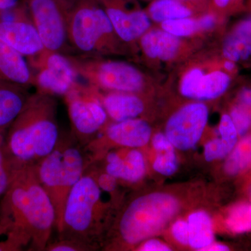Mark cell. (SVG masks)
<instances>
[{
  "label": "cell",
  "instance_id": "cell-1",
  "mask_svg": "<svg viewBox=\"0 0 251 251\" xmlns=\"http://www.w3.org/2000/svg\"><path fill=\"white\" fill-rule=\"evenodd\" d=\"M56 213L34 166L24 167L0 201V237L11 236L28 251H45Z\"/></svg>",
  "mask_w": 251,
  "mask_h": 251
},
{
  "label": "cell",
  "instance_id": "cell-2",
  "mask_svg": "<svg viewBox=\"0 0 251 251\" xmlns=\"http://www.w3.org/2000/svg\"><path fill=\"white\" fill-rule=\"evenodd\" d=\"M57 110L54 96L37 91L6 130V150L18 169L34 166L57 145L61 136Z\"/></svg>",
  "mask_w": 251,
  "mask_h": 251
},
{
  "label": "cell",
  "instance_id": "cell-3",
  "mask_svg": "<svg viewBox=\"0 0 251 251\" xmlns=\"http://www.w3.org/2000/svg\"><path fill=\"white\" fill-rule=\"evenodd\" d=\"M108 209L88 166L68 196L58 237L74 239L98 250L105 242Z\"/></svg>",
  "mask_w": 251,
  "mask_h": 251
},
{
  "label": "cell",
  "instance_id": "cell-4",
  "mask_svg": "<svg viewBox=\"0 0 251 251\" xmlns=\"http://www.w3.org/2000/svg\"><path fill=\"white\" fill-rule=\"evenodd\" d=\"M90 164L84 147L71 133L61 134L52 151L34 165L38 179L53 204L57 232L68 196Z\"/></svg>",
  "mask_w": 251,
  "mask_h": 251
},
{
  "label": "cell",
  "instance_id": "cell-5",
  "mask_svg": "<svg viewBox=\"0 0 251 251\" xmlns=\"http://www.w3.org/2000/svg\"><path fill=\"white\" fill-rule=\"evenodd\" d=\"M177 200L166 193L142 195L122 211L115 226V240L134 247L156 235L179 210Z\"/></svg>",
  "mask_w": 251,
  "mask_h": 251
},
{
  "label": "cell",
  "instance_id": "cell-6",
  "mask_svg": "<svg viewBox=\"0 0 251 251\" xmlns=\"http://www.w3.org/2000/svg\"><path fill=\"white\" fill-rule=\"evenodd\" d=\"M68 34L74 51L84 55L102 57L116 52L122 41L97 0H78L73 5Z\"/></svg>",
  "mask_w": 251,
  "mask_h": 251
},
{
  "label": "cell",
  "instance_id": "cell-7",
  "mask_svg": "<svg viewBox=\"0 0 251 251\" xmlns=\"http://www.w3.org/2000/svg\"><path fill=\"white\" fill-rule=\"evenodd\" d=\"M67 56L78 76L99 90L140 93L145 87L143 73L128 63L80 54Z\"/></svg>",
  "mask_w": 251,
  "mask_h": 251
},
{
  "label": "cell",
  "instance_id": "cell-8",
  "mask_svg": "<svg viewBox=\"0 0 251 251\" xmlns=\"http://www.w3.org/2000/svg\"><path fill=\"white\" fill-rule=\"evenodd\" d=\"M72 134L82 146L90 143L108 125V116L95 90L77 82L64 96Z\"/></svg>",
  "mask_w": 251,
  "mask_h": 251
},
{
  "label": "cell",
  "instance_id": "cell-9",
  "mask_svg": "<svg viewBox=\"0 0 251 251\" xmlns=\"http://www.w3.org/2000/svg\"><path fill=\"white\" fill-rule=\"evenodd\" d=\"M31 21L46 50L68 55L74 51L68 34L73 5L69 0H25Z\"/></svg>",
  "mask_w": 251,
  "mask_h": 251
},
{
  "label": "cell",
  "instance_id": "cell-10",
  "mask_svg": "<svg viewBox=\"0 0 251 251\" xmlns=\"http://www.w3.org/2000/svg\"><path fill=\"white\" fill-rule=\"evenodd\" d=\"M27 60L39 92L64 97L78 82V75L66 54L45 49Z\"/></svg>",
  "mask_w": 251,
  "mask_h": 251
},
{
  "label": "cell",
  "instance_id": "cell-11",
  "mask_svg": "<svg viewBox=\"0 0 251 251\" xmlns=\"http://www.w3.org/2000/svg\"><path fill=\"white\" fill-rule=\"evenodd\" d=\"M151 135L150 125L141 119L115 122L107 125L84 149L92 164L100 161L112 146L143 148L150 141Z\"/></svg>",
  "mask_w": 251,
  "mask_h": 251
},
{
  "label": "cell",
  "instance_id": "cell-12",
  "mask_svg": "<svg viewBox=\"0 0 251 251\" xmlns=\"http://www.w3.org/2000/svg\"><path fill=\"white\" fill-rule=\"evenodd\" d=\"M0 40L26 58L46 49L31 21L25 1L14 7L0 9Z\"/></svg>",
  "mask_w": 251,
  "mask_h": 251
},
{
  "label": "cell",
  "instance_id": "cell-13",
  "mask_svg": "<svg viewBox=\"0 0 251 251\" xmlns=\"http://www.w3.org/2000/svg\"><path fill=\"white\" fill-rule=\"evenodd\" d=\"M208 115L207 107L204 104H188L169 119L166 135L175 148L190 150L201 139L207 123Z\"/></svg>",
  "mask_w": 251,
  "mask_h": 251
},
{
  "label": "cell",
  "instance_id": "cell-14",
  "mask_svg": "<svg viewBox=\"0 0 251 251\" xmlns=\"http://www.w3.org/2000/svg\"><path fill=\"white\" fill-rule=\"evenodd\" d=\"M122 42L133 44L150 29V18L132 0H97Z\"/></svg>",
  "mask_w": 251,
  "mask_h": 251
},
{
  "label": "cell",
  "instance_id": "cell-15",
  "mask_svg": "<svg viewBox=\"0 0 251 251\" xmlns=\"http://www.w3.org/2000/svg\"><path fill=\"white\" fill-rule=\"evenodd\" d=\"M100 161L103 162L104 171L126 182H138L146 172L145 158L137 148H129L125 151H108Z\"/></svg>",
  "mask_w": 251,
  "mask_h": 251
},
{
  "label": "cell",
  "instance_id": "cell-16",
  "mask_svg": "<svg viewBox=\"0 0 251 251\" xmlns=\"http://www.w3.org/2000/svg\"><path fill=\"white\" fill-rule=\"evenodd\" d=\"M93 87L109 118L114 122L138 119L145 111V103L138 93L108 92Z\"/></svg>",
  "mask_w": 251,
  "mask_h": 251
},
{
  "label": "cell",
  "instance_id": "cell-17",
  "mask_svg": "<svg viewBox=\"0 0 251 251\" xmlns=\"http://www.w3.org/2000/svg\"><path fill=\"white\" fill-rule=\"evenodd\" d=\"M0 77L25 87H34V75L27 58L0 40Z\"/></svg>",
  "mask_w": 251,
  "mask_h": 251
},
{
  "label": "cell",
  "instance_id": "cell-18",
  "mask_svg": "<svg viewBox=\"0 0 251 251\" xmlns=\"http://www.w3.org/2000/svg\"><path fill=\"white\" fill-rule=\"evenodd\" d=\"M30 95L27 87L0 77V133L7 130L24 108Z\"/></svg>",
  "mask_w": 251,
  "mask_h": 251
},
{
  "label": "cell",
  "instance_id": "cell-19",
  "mask_svg": "<svg viewBox=\"0 0 251 251\" xmlns=\"http://www.w3.org/2000/svg\"><path fill=\"white\" fill-rule=\"evenodd\" d=\"M140 46L146 57L168 61L174 58L180 47L178 37L163 30H148L139 39Z\"/></svg>",
  "mask_w": 251,
  "mask_h": 251
},
{
  "label": "cell",
  "instance_id": "cell-20",
  "mask_svg": "<svg viewBox=\"0 0 251 251\" xmlns=\"http://www.w3.org/2000/svg\"><path fill=\"white\" fill-rule=\"evenodd\" d=\"M222 52L226 59L235 63L251 58V17L234 26L225 39Z\"/></svg>",
  "mask_w": 251,
  "mask_h": 251
},
{
  "label": "cell",
  "instance_id": "cell-21",
  "mask_svg": "<svg viewBox=\"0 0 251 251\" xmlns=\"http://www.w3.org/2000/svg\"><path fill=\"white\" fill-rule=\"evenodd\" d=\"M185 0H155L148 8L149 17L155 22L189 18L193 14L191 4Z\"/></svg>",
  "mask_w": 251,
  "mask_h": 251
},
{
  "label": "cell",
  "instance_id": "cell-22",
  "mask_svg": "<svg viewBox=\"0 0 251 251\" xmlns=\"http://www.w3.org/2000/svg\"><path fill=\"white\" fill-rule=\"evenodd\" d=\"M189 243L195 249L202 250L214 240L212 224L209 216L204 211L193 213L188 218Z\"/></svg>",
  "mask_w": 251,
  "mask_h": 251
},
{
  "label": "cell",
  "instance_id": "cell-23",
  "mask_svg": "<svg viewBox=\"0 0 251 251\" xmlns=\"http://www.w3.org/2000/svg\"><path fill=\"white\" fill-rule=\"evenodd\" d=\"M232 78L227 73L215 71L203 75L195 92L193 99L211 100L223 95L229 88Z\"/></svg>",
  "mask_w": 251,
  "mask_h": 251
},
{
  "label": "cell",
  "instance_id": "cell-24",
  "mask_svg": "<svg viewBox=\"0 0 251 251\" xmlns=\"http://www.w3.org/2000/svg\"><path fill=\"white\" fill-rule=\"evenodd\" d=\"M224 166L227 174L235 175L251 165V135L242 138L230 152Z\"/></svg>",
  "mask_w": 251,
  "mask_h": 251
},
{
  "label": "cell",
  "instance_id": "cell-25",
  "mask_svg": "<svg viewBox=\"0 0 251 251\" xmlns=\"http://www.w3.org/2000/svg\"><path fill=\"white\" fill-rule=\"evenodd\" d=\"M6 133H0V201L21 170L15 166L7 152L5 145Z\"/></svg>",
  "mask_w": 251,
  "mask_h": 251
},
{
  "label": "cell",
  "instance_id": "cell-26",
  "mask_svg": "<svg viewBox=\"0 0 251 251\" xmlns=\"http://www.w3.org/2000/svg\"><path fill=\"white\" fill-rule=\"evenodd\" d=\"M229 230L243 233L251 230V204H243L231 209L226 221Z\"/></svg>",
  "mask_w": 251,
  "mask_h": 251
},
{
  "label": "cell",
  "instance_id": "cell-27",
  "mask_svg": "<svg viewBox=\"0 0 251 251\" xmlns=\"http://www.w3.org/2000/svg\"><path fill=\"white\" fill-rule=\"evenodd\" d=\"M163 30L176 37L192 35L198 29L197 21L189 18L169 20L161 23Z\"/></svg>",
  "mask_w": 251,
  "mask_h": 251
},
{
  "label": "cell",
  "instance_id": "cell-28",
  "mask_svg": "<svg viewBox=\"0 0 251 251\" xmlns=\"http://www.w3.org/2000/svg\"><path fill=\"white\" fill-rule=\"evenodd\" d=\"M235 144L223 138H216L206 143L204 148V156L206 161H211L221 159L232 151Z\"/></svg>",
  "mask_w": 251,
  "mask_h": 251
},
{
  "label": "cell",
  "instance_id": "cell-29",
  "mask_svg": "<svg viewBox=\"0 0 251 251\" xmlns=\"http://www.w3.org/2000/svg\"><path fill=\"white\" fill-rule=\"evenodd\" d=\"M153 169L158 173L166 176L174 174L178 168L175 150L158 151L153 162Z\"/></svg>",
  "mask_w": 251,
  "mask_h": 251
},
{
  "label": "cell",
  "instance_id": "cell-30",
  "mask_svg": "<svg viewBox=\"0 0 251 251\" xmlns=\"http://www.w3.org/2000/svg\"><path fill=\"white\" fill-rule=\"evenodd\" d=\"M230 117L235 126L238 135L244 136L251 125V110L237 104L231 110Z\"/></svg>",
  "mask_w": 251,
  "mask_h": 251
},
{
  "label": "cell",
  "instance_id": "cell-31",
  "mask_svg": "<svg viewBox=\"0 0 251 251\" xmlns=\"http://www.w3.org/2000/svg\"><path fill=\"white\" fill-rule=\"evenodd\" d=\"M202 69L195 68L185 74L180 85L181 93L185 97L193 99L200 80L204 75Z\"/></svg>",
  "mask_w": 251,
  "mask_h": 251
},
{
  "label": "cell",
  "instance_id": "cell-32",
  "mask_svg": "<svg viewBox=\"0 0 251 251\" xmlns=\"http://www.w3.org/2000/svg\"><path fill=\"white\" fill-rule=\"evenodd\" d=\"M45 251H94L92 248L83 243L74 239L57 238L53 242H49Z\"/></svg>",
  "mask_w": 251,
  "mask_h": 251
},
{
  "label": "cell",
  "instance_id": "cell-33",
  "mask_svg": "<svg viewBox=\"0 0 251 251\" xmlns=\"http://www.w3.org/2000/svg\"><path fill=\"white\" fill-rule=\"evenodd\" d=\"M219 132L221 138L237 144L238 133L230 115L225 114L221 117L219 125Z\"/></svg>",
  "mask_w": 251,
  "mask_h": 251
},
{
  "label": "cell",
  "instance_id": "cell-34",
  "mask_svg": "<svg viewBox=\"0 0 251 251\" xmlns=\"http://www.w3.org/2000/svg\"><path fill=\"white\" fill-rule=\"evenodd\" d=\"M173 234L178 242L186 245L189 243V231L188 223L184 221H178L173 227Z\"/></svg>",
  "mask_w": 251,
  "mask_h": 251
},
{
  "label": "cell",
  "instance_id": "cell-35",
  "mask_svg": "<svg viewBox=\"0 0 251 251\" xmlns=\"http://www.w3.org/2000/svg\"><path fill=\"white\" fill-rule=\"evenodd\" d=\"M216 9L221 11H234L244 6V0H212Z\"/></svg>",
  "mask_w": 251,
  "mask_h": 251
},
{
  "label": "cell",
  "instance_id": "cell-36",
  "mask_svg": "<svg viewBox=\"0 0 251 251\" xmlns=\"http://www.w3.org/2000/svg\"><path fill=\"white\" fill-rule=\"evenodd\" d=\"M153 148L157 151H172L174 150V146L168 139V137L163 133H158L153 136L152 139Z\"/></svg>",
  "mask_w": 251,
  "mask_h": 251
},
{
  "label": "cell",
  "instance_id": "cell-37",
  "mask_svg": "<svg viewBox=\"0 0 251 251\" xmlns=\"http://www.w3.org/2000/svg\"><path fill=\"white\" fill-rule=\"evenodd\" d=\"M23 249L22 243L11 236H6L4 240H0V251H21Z\"/></svg>",
  "mask_w": 251,
  "mask_h": 251
},
{
  "label": "cell",
  "instance_id": "cell-38",
  "mask_svg": "<svg viewBox=\"0 0 251 251\" xmlns=\"http://www.w3.org/2000/svg\"><path fill=\"white\" fill-rule=\"evenodd\" d=\"M148 240V239H147ZM140 245L138 246V250L143 251H171L170 248L166 244L156 240V239H149L146 242L140 243Z\"/></svg>",
  "mask_w": 251,
  "mask_h": 251
},
{
  "label": "cell",
  "instance_id": "cell-39",
  "mask_svg": "<svg viewBox=\"0 0 251 251\" xmlns=\"http://www.w3.org/2000/svg\"><path fill=\"white\" fill-rule=\"evenodd\" d=\"M238 104L251 111V87H244L241 89L238 94Z\"/></svg>",
  "mask_w": 251,
  "mask_h": 251
},
{
  "label": "cell",
  "instance_id": "cell-40",
  "mask_svg": "<svg viewBox=\"0 0 251 251\" xmlns=\"http://www.w3.org/2000/svg\"><path fill=\"white\" fill-rule=\"evenodd\" d=\"M198 29H210L215 25L216 18L214 15L206 14L197 21Z\"/></svg>",
  "mask_w": 251,
  "mask_h": 251
},
{
  "label": "cell",
  "instance_id": "cell-41",
  "mask_svg": "<svg viewBox=\"0 0 251 251\" xmlns=\"http://www.w3.org/2000/svg\"><path fill=\"white\" fill-rule=\"evenodd\" d=\"M25 2V0H0V9H9Z\"/></svg>",
  "mask_w": 251,
  "mask_h": 251
},
{
  "label": "cell",
  "instance_id": "cell-42",
  "mask_svg": "<svg viewBox=\"0 0 251 251\" xmlns=\"http://www.w3.org/2000/svg\"><path fill=\"white\" fill-rule=\"evenodd\" d=\"M202 251H229V249L228 247H226V246L218 244H213V243H211L210 245L204 248Z\"/></svg>",
  "mask_w": 251,
  "mask_h": 251
},
{
  "label": "cell",
  "instance_id": "cell-43",
  "mask_svg": "<svg viewBox=\"0 0 251 251\" xmlns=\"http://www.w3.org/2000/svg\"><path fill=\"white\" fill-rule=\"evenodd\" d=\"M224 67L225 70L227 71V72H234L237 69V65L236 63L232 62V61L228 60L226 59V62H224Z\"/></svg>",
  "mask_w": 251,
  "mask_h": 251
},
{
  "label": "cell",
  "instance_id": "cell-44",
  "mask_svg": "<svg viewBox=\"0 0 251 251\" xmlns=\"http://www.w3.org/2000/svg\"><path fill=\"white\" fill-rule=\"evenodd\" d=\"M247 6L251 13V0H247Z\"/></svg>",
  "mask_w": 251,
  "mask_h": 251
},
{
  "label": "cell",
  "instance_id": "cell-45",
  "mask_svg": "<svg viewBox=\"0 0 251 251\" xmlns=\"http://www.w3.org/2000/svg\"><path fill=\"white\" fill-rule=\"evenodd\" d=\"M197 1H199V2H201V1H202V2H203V1H205V0H197Z\"/></svg>",
  "mask_w": 251,
  "mask_h": 251
}]
</instances>
